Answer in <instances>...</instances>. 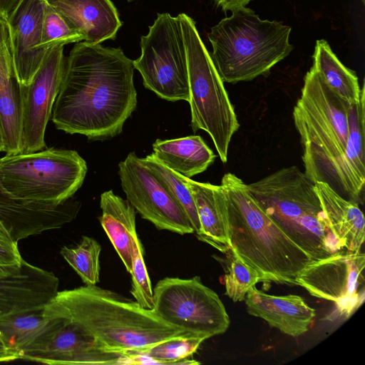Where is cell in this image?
Masks as SVG:
<instances>
[{"label":"cell","mask_w":365,"mask_h":365,"mask_svg":"<svg viewBox=\"0 0 365 365\" xmlns=\"http://www.w3.org/2000/svg\"><path fill=\"white\" fill-rule=\"evenodd\" d=\"M134 66L120 48L79 41L66 58L52 109L58 130L90 140L119 135L137 106Z\"/></svg>","instance_id":"obj_1"},{"label":"cell","mask_w":365,"mask_h":365,"mask_svg":"<svg viewBox=\"0 0 365 365\" xmlns=\"http://www.w3.org/2000/svg\"><path fill=\"white\" fill-rule=\"evenodd\" d=\"M350 108L312 66L304 76L292 115L303 150L304 174L359 204L363 202L365 183L354 173L346 154Z\"/></svg>","instance_id":"obj_2"},{"label":"cell","mask_w":365,"mask_h":365,"mask_svg":"<svg viewBox=\"0 0 365 365\" xmlns=\"http://www.w3.org/2000/svg\"><path fill=\"white\" fill-rule=\"evenodd\" d=\"M230 247L259 274L261 282L296 285L312 259L260 208L247 184L227 173L221 180Z\"/></svg>","instance_id":"obj_3"},{"label":"cell","mask_w":365,"mask_h":365,"mask_svg":"<svg viewBox=\"0 0 365 365\" xmlns=\"http://www.w3.org/2000/svg\"><path fill=\"white\" fill-rule=\"evenodd\" d=\"M54 298L106 350L127 358V364L130 358L162 341L199 336L166 323L136 301L96 285L58 291Z\"/></svg>","instance_id":"obj_4"},{"label":"cell","mask_w":365,"mask_h":365,"mask_svg":"<svg viewBox=\"0 0 365 365\" xmlns=\"http://www.w3.org/2000/svg\"><path fill=\"white\" fill-rule=\"evenodd\" d=\"M252 197L313 262L344 251L332 233L315 182L295 165L247 184Z\"/></svg>","instance_id":"obj_5"},{"label":"cell","mask_w":365,"mask_h":365,"mask_svg":"<svg viewBox=\"0 0 365 365\" xmlns=\"http://www.w3.org/2000/svg\"><path fill=\"white\" fill-rule=\"evenodd\" d=\"M292 29L277 21L261 19L243 7L211 28V58L223 82L236 83L267 76L294 47Z\"/></svg>","instance_id":"obj_6"},{"label":"cell","mask_w":365,"mask_h":365,"mask_svg":"<svg viewBox=\"0 0 365 365\" xmlns=\"http://www.w3.org/2000/svg\"><path fill=\"white\" fill-rule=\"evenodd\" d=\"M186 47L191 128L207 132L222 163L227 160L232 135L240 128L234 107L197 30L185 14L178 15Z\"/></svg>","instance_id":"obj_7"},{"label":"cell","mask_w":365,"mask_h":365,"mask_svg":"<svg viewBox=\"0 0 365 365\" xmlns=\"http://www.w3.org/2000/svg\"><path fill=\"white\" fill-rule=\"evenodd\" d=\"M88 168L76 151L50 148L0 158V182L19 200L64 203L81 187Z\"/></svg>","instance_id":"obj_8"},{"label":"cell","mask_w":365,"mask_h":365,"mask_svg":"<svg viewBox=\"0 0 365 365\" xmlns=\"http://www.w3.org/2000/svg\"><path fill=\"white\" fill-rule=\"evenodd\" d=\"M140 43L141 54L133 62L144 86L164 100L188 102L187 53L178 16L158 14Z\"/></svg>","instance_id":"obj_9"},{"label":"cell","mask_w":365,"mask_h":365,"mask_svg":"<svg viewBox=\"0 0 365 365\" xmlns=\"http://www.w3.org/2000/svg\"><path fill=\"white\" fill-rule=\"evenodd\" d=\"M45 325L21 359L50 365L126 364L110 352L54 297L44 306Z\"/></svg>","instance_id":"obj_10"},{"label":"cell","mask_w":365,"mask_h":365,"mask_svg":"<svg viewBox=\"0 0 365 365\" xmlns=\"http://www.w3.org/2000/svg\"><path fill=\"white\" fill-rule=\"evenodd\" d=\"M153 310L166 323L206 339L225 333L230 317L217 293L195 276L165 277L153 289Z\"/></svg>","instance_id":"obj_11"},{"label":"cell","mask_w":365,"mask_h":365,"mask_svg":"<svg viewBox=\"0 0 365 365\" xmlns=\"http://www.w3.org/2000/svg\"><path fill=\"white\" fill-rule=\"evenodd\" d=\"M365 255L343 251L312 262L295 279L312 296L333 302L349 317L364 300Z\"/></svg>","instance_id":"obj_12"},{"label":"cell","mask_w":365,"mask_h":365,"mask_svg":"<svg viewBox=\"0 0 365 365\" xmlns=\"http://www.w3.org/2000/svg\"><path fill=\"white\" fill-rule=\"evenodd\" d=\"M118 175L126 199L142 218L158 230L194 233L180 205L135 152L119 163Z\"/></svg>","instance_id":"obj_13"},{"label":"cell","mask_w":365,"mask_h":365,"mask_svg":"<svg viewBox=\"0 0 365 365\" xmlns=\"http://www.w3.org/2000/svg\"><path fill=\"white\" fill-rule=\"evenodd\" d=\"M63 45L51 48L27 86H22L21 153L46 148L45 132L59 92L66 57Z\"/></svg>","instance_id":"obj_14"},{"label":"cell","mask_w":365,"mask_h":365,"mask_svg":"<svg viewBox=\"0 0 365 365\" xmlns=\"http://www.w3.org/2000/svg\"><path fill=\"white\" fill-rule=\"evenodd\" d=\"M80 207L73 197L58 205L19 200L0 182V232L16 242L61 228L76 217Z\"/></svg>","instance_id":"obj_15"},{"label":"cell","mask_w":365,"mask_h":365,"mask_svg":"<svg viewBox=\"0 0 365 365\" xmlns=\"http://www.w3.org/2000/svg\"><path fill=\"white\" fill-rule=\"evenodd\" d=\"M44 0H24L7 21L19 81L27 86L50 50L41 46Z\"/></svg>","instance_id":"obj_16"},{"label":"cell","mask_w":365,"mask_h":365,"mask_svg":"<svg viewBox=\"0 0 365 365\" xmlns=\"http://www.w3.org/2000/svg\"><path fill=\"white\" fill-rule=\"evenodd\" d=\"M58 278L24 259L0 268V315L45 306L58 292Z\"/></svg>","instance_id":"obj_17"},{"label":"cell","mask_w":365,"mask_h":365,"mask_svg":"<svg viewBox=\"0 0 365 365\" xmlns=\"http://www.w3.org/2000/svg\"><path fill=\"white\" fill-rule=\"evenodd\" d=\"M22 86L16 71L9 25L0 17V123L6 155L21 153Z\"/></svg>","instance_id":"obj_18"},{"label":"cell","mask_w":365,"mask_h":365,"mask_svg":"<svg viewBox=\"0 0 365 365\" xmlns=\"http://www.w3.org/2000/svg\"><path fill=\"white\" fill-rule=\"evenodd\" d=\"M245 301L250 315L264 319L270 327L292 337L308 331L316 317L315 310L296 294L272 295L253 286Z\"/></svg>","instance_id":"obj_19"},{"label":"cell","mask_w":365,"mask_h":365,"mask_svg":"<svg viewBox=\"0 0 365 365\" xmlns=\"http://www.w3.org/2000/svg\"><path fill=\"white\" fill-rule=\"evenodd\" d=\"M78 33L83 41L101 44L114 39L122 26L110 0H44Z\"/></svg>","instance_id":"obj_20"},{"label":"cell","mask_w":365,"mask_h":365,"mask_svg":"<svg viewBox=\"0 0 365 365\" xmlns=\"http://www.w3.org/2000/svg\"><path fill=\"white\" fill-rule=\"evenodd\" d=\"M315 189L329 226L348 252H360L364 242V217L359 204L346 200L327 183L316 182Z\"/></svg>","instance_id":"obj_21"},{"label":"cell","mask_w":365,"mask_h":365,"mask_svg":"<svg viewBox=\"0 0 365 365\" xmlns=\"http://www.w3.org/2000/svg\"><path fill=\"white\" fill-rule=\"evenodd\" d=\"M182 179L195 203L200 225L197 239L225 254L230 249V245L223 211L222 187L220 185L196 182L183 175Z\"/></svg>","instance_id":"obj_22"},{"label":"cell","mask_w":365,"mask_h":365,"mask_svg":"<svg viewBox=\"0 0 365 365\" xmlns=\"http://www.w3.org/2000/svg\"><path fill=\"white\" fill-rule=\"evenodd\" d=\"M102 210L100 222L123 262L127 272L131 271L132 251L135 229L136 211L128 200L115 195L112 190L101 195Z\"/></svg>","instance_id":"obj_23"},{"label":"cell","mask_w":365,"mask_h":365,"mask_svg":"<svg viewBox=\"0 0 365 365\" xmlns=\"http://www.w3.org/2000/svg\"><path fill=\"white\" fill-rule=\"evenodd\" d=\"M153 154L164 165L185 178L206 170L216 155L200 135L162 140L153 143Z\"/></svg>","instance_id":"obj_24"},{"label":"cell","mask_w":365,"mask_h":365,"mask_svg":"<svg viewBox=\"0 0 365 365\" xmlns=\"http://www.w3.org/2000/svg\"><path fill=\"white\" fill-rule=\"evenodd\" d=\"M313 59L312 66L337 96L350 104L359 101L361 88L355 72L339 60L327 41H317Z\"/></svg>","instance_id":"obj_25"},{"label":"cell","mask_w":365,"mask_h":365,"mask_svg":"<svg viewBox=\"0 0 365 365\" xmlns=\"http://www.w3.org/2000/svg\"><path fill=\"white\" fill-rule=\"evenodd\" d=\"M44 306L0 315V340L21 359L45 325Z\"/></svg>","instance_id":"obj_26"},{"label":"cell","mask_w":365,"mask_h":365,"mask_svg":"<svg viewBox=\"0 0 365 365\" xmlns=\"http://www.w3.org/2000/svg\"><path fill=\"white\" fill-rule=\"evenodd\" d=\"M205 339L200 336H190L164 341L133 356L132 364H199L200 362L188 359V357Z\"/></svg>","instance_id":"obj_27"},{"label":"cell","mask_w":365,"mask_h":365,"mask_svg":"<svg viewBox=\"0 0 365 365\" xmlns=\"http://www.w3.org/2000/svg\"><path fill=\"white\" fill-rule=\"evenodd\" d=\"M141 161L159 179L163 185L180 205L186 214L196 236L200 231L199 217L190 190L186 186L182 175L170 170L159 161L151 153L144 158Z\"/></svg>","instance_id":"obj_28"},{"label":"cell","mask_w":365,"mask_h":365,"mask_svg":"<svg viewBox=\"0 0 365 365\" xmlns=\"http://www.w3.org/2000/svg\"><path fill=\"white\" fill-rule=\"evenodd\" d=\"M101 251V246L95 239L83 236L77 246H64L60 252L86 285H96L100 280Z\"/></svg>","instance_id":"obj_29"},{"label":"cell","mask_w":365,"mask_h":365,"mask_svg":"<svg viewBox=\"0 0 365 365\" xmlns=\"http://www.w3.org/2000/svg\"><path fill=\"white\" fill-rule=\"evenodd\" d=\"M225 294L234 302L245 300L247 292L261 282L259 273L245 263L230 247L225 253Z\"/></svg>","instance_id":"obj_30"},{"label":"cell","mask_w":365,"mask_h":365,"mask_svg":"<svg viewBox=\"0 0 365 365\" xmlns=\"http://www.w3.org/2000/svg\"><path fill=\"white\" fill-rule=\"evenodd\" d=\"M130 293L137 303L146 309H153V290L143 259V249L138 235L134 238L132 251Z\"/></svg>","instance_id":"obj_31"},{"label":"cell","mask_w":365,"mask_h":365,"mask_svg":"<svg viewBox=\"0 0 365 365\" xmlns=\"http://www.w3.org/2000/svg\"><path fill=\"white\" fill-rule=\"evenodd\" d=\"M82 37L68 25L63 18L45 1L42 20L41 46L51 48L82 41Z\"/></svg>","instance_id":"obj_32"},{"label":"cell","mask_w":365,"mask_h":365,"mask_svg":"<svg viewBox=\"0 0 365 365\" xmlns=\"http://www.w3.org/2000/svg\"><path fill=\"white\" fill-rule=\"evenodd\" d=\"M23 259L18 242L0 232V268L20 265Z\"/></svg>","instance_id":"obj_33"},{"label":"cell","mask_w":365,"mask_h":365,"mask_svg":"<svg viewBox=\"0 0 365 365\" xmlns=\"http://www.w3.org/2000/svg\"><path fill=\"white\" fill-rule=\"evenodd\" d=\"M24 0H0V17L8 21Z\"/></svg>","instance_id":"obj_34"},{"label":"cell","mask_w":365,"mask_h":365,"mask_svg":"<svg viewBox=\"0 0 365 365\" xmlns=\"http://www.w3.org/2000/svg\"><path fill=\"white\" fill-rule=\"evenodd\" d=\"M252 0H214L225 11H233L238 9L245 7Z\"/></svg>","instance_id":"obj_35"},{"label":"cell","mask_w":365,"mask_h":365,"mask_svg":"<svg viewBox=\"0 0 365 365\" xmlns=\"http://www.w3.org/2000/svg\"><path fill=\"white\" fill-rule=\"evenodd\" d=\"M19 359L17 354L9 350L0 340V362L11 361Z\"/></svg>","instance_id":"obj_36"},{"label":"cell","mask_w":365,"mask_h":365,"mask_svg":"<svg viewBox=\"0 0 365 365\" xmlns=\"http://www.w3.org/2000/svg\"><path fill=\"white\" fill-rule=\"evenodd\" d=\"M4 151V140L1 125L0 123V153Z\"/></svg>","instance_id":"obj_37"},{"label":"cell","mask_w":365,"mask_h":365,"mask_svg":"<svg viewBox=\"0 0 365 365\" xmlns=\"http://www.w3.org/2000/svg\"><path fill=\"white\" fill-rule=\"evenodd\" d=\"M361 1L363 2V4H365V0H361Z\"/></svg>","instance_id":"obj_38"},{"label":"cell","mask_w":365,"mask_h":365,"mask_svg":"<svg viewBox=\"0 0 365 365\" xmlns=\"http://www.w3.org/2000/svg\"><path fill=\"white\" fill-rule=\"evenodd\" d=\"M128 1H132V0H128Z\"/></svg>","instance_id":"obj_39"}]
</instances>
